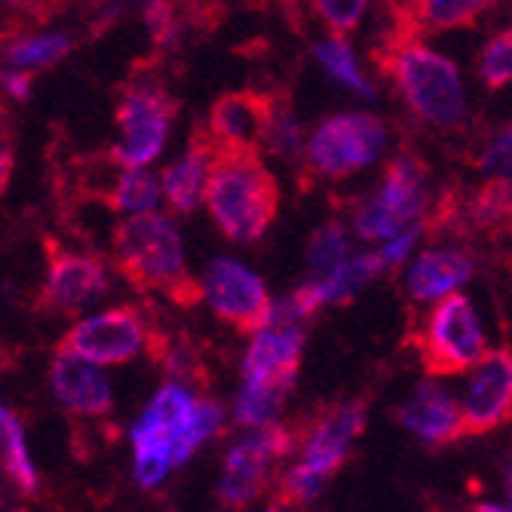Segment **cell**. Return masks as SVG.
<instances>
[{
  "mask_svg": "<svg viewBox=\"0 0 512 512\" xmlns=\"http://www.w3.org/2000/svg\"><path fill=\"white\" fill-rule=\"evenodd\" d=\"M4 365H7V350L0 347V368H4Z\"/></svg>",
  "mask_w": 512,
  "mask_h": 512,
  "instance_id": "cell-40",
  "label": "cell"
},
{
  "mask_svg": "<svg viewBox=\"0 0 512 512\" xmlns=\"http://www.w3.org/2000/svg\"><path fill=\"white\" fill-rule=\"evenodd\" d=\"M512 402V359L509 350L485 353L476 362L473 381L460 408V427L467 433H488L509 417Z\"/></svg>",
  "mask_w": 512,
  "mask_h": 512,
  "instance_id": "cell-10",
  "label": "cell"
},
{
  "mask_svg": "<svg viewBox=\"0 0 512 512\" xmlns=\"http://www.w3.org/2000/svg\"><path fill=\"white\" fill-rule=\"evenodd\" d=\"M378 203V209L384 215H390L402 230L411 227V221L417 215H424L427 209V169L424 163L411 157V154H399L390 160L384 181H381V194L371 197Z\"/></svg>",
  "mask_w": 512,
  "mask_h": 512,
  "instance_id": "cell-18",
  "label": "cell"
},
{
  "mask_svg": "<svg viewBox=\"0 0 512 512\" xmlns=\"http://www.w3.org/2000/svg\"><path fill=\"white\" fill-rule=\"evenodd\" d=\"M479 71L491 89H500L509 83V74H512V37L509 34H500L485 46L479 59Z\"/></svg>",
  "mask_w": 512,
  "mask_h": 512,
  "instance_id": "cell-29",
  "label": "cell"
},
{
  "mask_svg": "<svg viewBox=\"0 0 512 512\" xmlns=\"http://www.w3.org/2000/svg\"><path fill=\"white\" fill-rule=\"evenodd\" d=\"M206 203L230 240L249 243L270 227L279 194L273 175L261 166L255 151H221L212 160Z\"/></svg>",
  "mask_w": 512,
  "mask_h": 512,
  "instance_id": "cell-1",
  "label": "cell"
},
{
  "mask_svg": "<svg viewBox=\"0 0 512 512\" xmlns=\"http://www.w3.org/2000/svg\"><path fill=\"white\" fill-rule=\"evenodd\" d=\"M172 114L175 102L163 89L132 86L117 108L123 142L111 151V160L123 169H145L166 145Z\"/></svg>",
  "mask_w": 512,
  "mask_h": 512,
  "instance_id": "cell-6",
  "label": "cell"
},
{
  "mask_svg": "<svg viewBox=\"0 0 512 512\" xmlns=\"http://www.w3.org/2000/svg\"><path fill=\"white\" fill-rule=\"evenodd\" d=\"M470 276H473V261L463 252L430 249L408 270V292L417 301L448 298L457 286L467 283Z\"/></svg>",
  "mask_w": 512,
  "mask_h": 512,
  "instance_id": "cell-20",
  "label": "cell"
},
{
  "mask_svg": "<svg viewBox=\"0 0 512 512\" xmlns=\"http://www.w3.org/2000/svg\"><path fill=\"white\" fill-rule=\"evenodd\" d=\"M261 142L270 154L283 157V160H298L304 151L301 142V126L295 111L289 108V102H276L267 96V114H264V126H261Z\"/></svg>",
  "mask_w": 512,
  "mask_h": 512,
  "instance_id": "cell-21",
  "label": "cell"
},
{
  "mask_svg": "<svg viewBox=\"0 0 512 512\" xmlns=\"http://www.w3.org/2000/svg\"><path fill=\"white\" fill-rule=\"evenodd\" d=\"M114 255L138 289H160L181 301H194L200 295L184 270L181 234L166 215L145 212L120 221L114 230Z\"/></svg>",
  "mask_w": 512,
  "mask_h": 512,
  "instance_id": "cell-2",
  "label": "cell"
},
{
  "mask_svg": "<svg viewBox=\"0 0 512 512\" xmlns=\"http://www.w3.org/2000/svg\"><path fill=\"white\" fill-rule=\"evenodd\" d=\"M74 50V43L68 34H40V37H28L19 40L7 50V62L16 68H37V65H53L59 59H65Z\"/></svg>",
  "mask_w": 512,
  "mask_h": 512,
  "instance_id": "cell-24",
  "label": "cell"
},
{
  "mask_svg": "<svg viewBox=\"0 0 512 512\" xmlns=\"http://www.w3.org/2000/svg\"><path fill=\"white\" fill-rule=\"evenodd\" d=\"M421 234H424V224L417 221V224L405 227L399 237L387 240V246H384V249L378 252V258H381L384 270H387V267H396V264H402V261L408 258V252L414 249V243L421 240Z\"/></svg>",
  "mask_w": 512,
  "mask_h": 512,
  "instance_id": "cell-33",
  "label": "cell"
},
{
  "mask_svg": "<svg viewBox=\"0 0 512 512\" xmlns=\"http://www.w3.org/2000/svg\"><path fill=\"white\" fill-rule=\"evenodd\" d=\"M506 203H509V181H500V184L494 181L491 188H485L482 197L473 203V215L482 224H494L497 218L506 215Z\"/></svg>",
  "mask_w": 512,
  "mask_h": 512,
  "instance_id": "cell-31",
  "label": "cell"
},
{
  "mask_svg": "<svg viewBox=\"0 0 512 512\" xmlns=\"http://www.w3.org/2000/svg\"><path fill=\"white\" fill-rule=\"evenodd\" d=\"M108 292L105 267L80 252L56 249L50 258V273H46V301L62 313H80L102 301Z\"/></svg>",
  "mask_w": 512,
  "mask_h": 512,
  "instance_id": "cell-12",
  "label": "cell"
},
{
  "mask_svg": "<svg viewBox=\"0 0 512 512\" xmlns=\"http://www.w3.org/2000/svg\"><path fill=\"white\" fill-rule=\"evenodd\" d=\"M10 417H13V414H10V411H7L4 405H0V433H4V427H7V421H10Z\"/></svg>",
  "mask_w": 512,
  "mask_h": 512,
  "instance_id": "cell-39",
  "label": "cell"
},
{
  "mask_svg": "<svg viewBox=\"0 0 512 512\" xmlns=\"http://www.w3.org/2000/svg\"><path fill=\"white\" fill-rule=\"evenodd\" d=\"M0 83H4V89L19 102H25L31 96V74H25V71H7L0 77Z\"/></svg>",
  "mask_w": 512,
  "mask_h": 512,
  "instance_id": "cell-37",
  "label": "cell"
},
{
  "mask_svg": "<svg viewBox=\"0 0 512 512\" xmlns=\"http://www.w3.org/2000/svg\"><path fill=\"white\" fill-rule=\"evenodd\" d=\"M347 249H350L347 230L332 221V224L319 227L313 234V240L307 246V264L322 279V276H329L332 270H338L347 261Z\"/></svg>",
  "mask_w": 512,
  "mask_h": 512,
  "instance_id": "cell-25",
  "label": "cell"
},
{
  "mask_svg": "<svg viewBox=\"0 0 512 512\" xmlns=\"http://www.w3.org/2000/svg\"><path fill=\"white\" fill-rule=\"evenodd\" d=\"M289 451H292V433L286 427H273V424L237 442L224 460V476L218 485L221 503L230 509L249 506L264 491L270 460L283 457Z\"/></svg>",
  "mask_w": 512,
  "mask_h": 512,
  "instance_id": "cell-9",
  "label": "cell"
},
{
  "mask_svg": "<svg viewBox=\"0 0 512 512\" xmlns=\"http://www.w3.org/2000/svg\"><path fill=\"white\" fill-rule=\"evenodd\" d=\"M316 13L329 22L338 34H344V31H350V28H356L359 25V19H362V13H365V4L362 0H347V4H335V0H325V4H316Z\"/></svg>",
  "mask_w": 512,
  "mask_h": 512,
  "instance_id": "cell-32",
  "label": "cell"
},
{
  "mask_svg": "<svg viewBox=\"0 0 512 512\" xmlns=\"http://www.w3.org/2000/svg\"><path fill=\"white\" fill-rule=\"evenodd\" d=\"M148 25H151V34H154L157 43H169L175 37V31H178V22L172 19L169 7H163V4L148 7Z\"/></svg>",
  "mask_w": 512,
  "mask_h": 512,
  "instance_id": "cell-35",
  "label": "cell"
},
{
  "mask_svg": "<svg viewBox=\"0 0 512 512\" xmlns=\"http://www.w3.org/2000/svg\"><path fill=\"white\" fill-rule=\"evenodd\" d=\"M283 393L276 390H264V387H243V393L237 396V405H234V414L243 427H270L273 417L283 408Z\"/></svg>",
  "mask_w": 512,
  "mask_h": 512,
  "instance_id": "cell-28",
  "label": "cell"
},
{
  "mask_svg": "<svg viewBox=\"0 0 512 512\" xmlns=\"http://www.w3.org/2000/svg\"><path fill=\"white\" fill-rule=\"evenodd\" d=\"M50 378H53L56 399L68 411H74V414H105V411H111L108 378L92 362L68 353L65 347L53 356Z\"/></svg>",
  "mask_w": 512,
  "mask_h": 512,
  "instance_id": "cell-13",
  "label": "cell"
},
{
  "mask_svg": "<svg viewBox=\"0 0 512 512\" xmlns=\"http://www.w3.org/2000/svg\"><path fill=\"white\" fill-rule=\"evenodd\" d=\"M283 494L292 500V503H310V500H316L319 494H322V488H325V476H319V473H313L310 467H292L286 476H283Z\"/></svg>",
  "mask_w": 512,
  "mask_h": 512,
  "instance_id": "cell-30",
  "label": "cell"
},
{
  "mask_svg": "<svg viewBox=\"0 0 512 512\" xmlns=\"http://www.w3.org/2000/svg\"><path fill=\"white\" fill-rule=\"evenodd\" d=\"M479 166L488 172V175H500L506 178L509 175V129L500 132V138H494V142L488 145V151L479 157Z\"/></svg>",
  "mask_w": 512,
  "mask_h": 512,
  "instance_id": "cell-34",
  "label": "cell"
},
{
  "mask_svg": "<svg viewBox=\"0 0 512 512\" xmlns=\"http://www.w3.org/2000/svg\"><path fill=\"white\" fill-rule=\"evenodd\" d=\"M19 512H22V509H19Z\"/></svg>",
  "mask_w": 512,
  "mask_h": 512,
  "instance_id": "cell-42",
  "label": "cell"
},
{
  "mask_svg": "<svg viewBox=\"0 0 512 512\" xmlns=\"http://www.w3.org/2000/svg\"><path fill=\"white\" fill-rule=\"evenodd\" d=\"M194 396L188 393V387L181 384H166L151 405L145 408V414L138 417L135 427L129 430V436H151L169 445L172 454V467L175 463L188 460V451H184V436H188L191 427V414H194Z\"/></svg>",
  "mask_w": 512,
  "mask_h": 512,
  "instance_id": "cell-14",
  "label": "cell"
},
{
  "mask_svg": "<svg viewBox=\"0 0 512 512\" xmlns=\"http://www.w3.org/2000/svg\"><path fill=\"white\" fill-rule=\"evenodd\" d=\"M0 439H4V467H7V476L25 494H34L37 491V470H34L31 454L25 448V433H22L19 417H10L4 433H0Z\"/></svg>",
  "mask_w": 512,
  "mask_h": 512,
  "instance_id": "cell-26",
  "label": "cell"
},
{
  "mask_svg": "<svg viewBox=\"0 0 512 512\" xmlns=\"http://www.w3.org/2000/svg\"><path fill=\"white\" fill-rule=\"evenodd\" d=\"M148 344V325L142 313L132 307H117L99 316L80 319V325L68 332L65 350L92 362V365H120L138 356Z\"/></svg>",
  "mask_w": 512,
  "mask_h": 512,
  "instance_id": "cell-8",
  "label": "cell"
},
{
  "mask_svg": "<svg viewBox=\"0 0 512 512\" xmlns=\"http://www.w3.org/2000/svg\"><path fill=\"white\" fill-rule=\"evenodd\" d=\"M476 512H509V506L506 503H500V506L497 503H479Z\"/></svg>",
  "mask_w": 512,
  "mask_h": 512,
  "instance_id": "cell-38",
  "label": "cell"
},
{
  "mask_svg": "<svg viewBox=\"0 0 512 512\" xmlns=\"http://www.w3.org/2000/svg\"><path fill=\"white\" fill-rule=\"evenodd\" d=\"M212 145L209 138H194V142L188 145V151H184L163 175V184L160 191L169 197L172 209L178 212H194L203 197H206V181H209V172H212Z\"/></svg>",
  "mask_w": 512,
  "mask_h": 512,
  "instance_id": "cell-19",
  "label": "cell"
},
{
  "mask_svg": "<svg viewBox=\"0 0 512 512\" xmlns=\"http://www.w3.org/2000/svg\"><path fill=\"white\" fill-rule=\"evenodd\" d=\"M10 172H13V135H10L7 114L0 111V191L7 188Z\"/></svg>",
  "mask_w": 512,
  "mask_h": 512,
  "instance_id": "cell-36",
  "label": "cell"
},
{
  "mask_svg": "<svg viewBox=\"0 0 512 512\" xmlns=\"http://www.w3.org/2000/svg\"><path fill=\"white\" fill-rule=\"evenodd\" d=\"M387 71L393 74L408 108L427 123L454 126L467 111L457 65L430 46L396 40L387 56Z\"/></svg>",
  "mask_w": 512,
  "mask_h": 512,
  "instance_id": "cell-3",
  "label": "cell"
},
{
  "mask_svg": "<svg viewBox=\"0 0 512 512\" xmlns=\"http://www.w3.org/2000/svg\"><path fill=\"white\" fill-rule=\"evenodd\" d=\"M362 427H365V411L356 402L322 414L304 445V460H307L304 467H310L319 476L335 473L347 460L350 442L362 433Z\"/></svg>",
  "mask_w": 512,
  "mask_h": 512,
  "instance_id": "cell-16",
  "label": "cell"
},
{
  "mask_svg": "<svg viewBox=\"0 0 512 512\" xmlns=\"http://www.w3.org/2000/svg\"><path fill=\"white\" fill-rule=\"evenodd\" d=\"M203 298L209 307L230 325H237L240 332L258 335L267 319V289L261 279L234 258H215L203 273Z\"/></svg>",
  "mask_w": 512,
  "mask_h": 512,
  "instance_id": "cell-7",
  "label": "cell"
},
{
  "mask_svg": "<svg viewBox=\"0 0 512 512\" xmlns=\"http://www.w3.org/2000/svg\"><path fill=\"white\" fill-rule=\"evenodd\" d=\"M304 335L298 329H264L252 338L243 362V387H264L289 396L298 378Z\"/></svg>",
  "mask_w": 512,
  "mask_h": 512,
  "instance_id": "cell-11",
  "label": "cell"
},
{
  "mask_svg": "<svg viewBox=\"0 0 512 512\" xmlns=\"http://www.w3.org/2000/svg\"><path fill=\"white\" fill-rule=\"evenodd\" d=\"M267 114V96L258 92H230L218 99L209 117V129L224 151H255Z\"/></svg>",
  "mask_w": 512,
  "mask_h": 512,
  "instance_id": "cell-17",
  "label": "cell"
},
{
  "mask_svg": "<svg viewBox=\"0 0 512 512\" xmlns=\"http://www.w3.org/2000/svg\"><path fill=\"white\" fill-rule=\"evenodd\" d=\"M313 56H316V62L325 71H329L335 80H341L344 86H350L353 92H359V96H365V99L375 96V86L365 80V74L356 65L353 50H350V46L341 37H325V40L313 43Z\"/></svg>",
  "mask_w": 512,
  "mask_h": 512,
  "instance_id": "cell-23",
  "label": "cell"
},
{
  "mask_svg": "<svg viewBox=\"0 0 512 512\" xmlns=\"http://www.w3.org/2000/svg\"><path fill=\"white\" fill-rule=\"evenodd\" d=\"M421 356L433 375H457V371L476 368L485 356L482 322L463 295H448L433 307L421 335Z\"/></svg>",
  "mask_w": 512,
  "mask_h": 512,
  "instance_id": "cell-4",
  "label": "cell"
},
{
  "mask_svg": "<svg viewBox=\"0 0 512 512\" xmlns=\"http://www.w3.org/2000/svg\"><path fill=\"white\" fill-rule=\"evenodd\" d=\"M384 145H387V132L378 117L338 114L332 120L319 123V129L313 132L307 145V157L319 172L332 178H344L375 163Z\"/></svg>",
  "mask_w": 512,
  "mask_h": 512,
  "instance_id": "cell-5",
  "label": "cell"
},
{
  "mask_svg": "<svg viewBox=\"0 0 512 512\" xmlns=\"http://www.w3.org/2000/svg\"><path fill=\"white\" fill-rule=\"evenodd\" d=\"M485 10V4L476 0H427V4H417V22L427 28H457V25H473L476 16Z\"/></svg>",
  "mask_w": 512,
  "mask_h": 512,
  "instance_id": "cell-27",
  "label": "cell"
},
{
  "mask_svg": "<svg viewBox=\"0 0 512 512\" xmlns=\"http://www.w3.org/2000/svg\"><path fill=\"white\" fill-rule=\"evenodd\" d=\"M267 512H283V509H276V506H273V509H267Z\"/></svg>",
  "mask_w": 512,
  "mask_h": 512,
  "instance_id": "cell-41",
  "label": "cell"
},
{
  "mask_svg": "<svg viewBox=\"0 0 512 512\" xmlns=\"http://www.w3.org/2000/svg\"><path fill=\"white\" fill-rule=\"evenodd\" d=\"M399 424L411 430L417 439L442 445L454 442L463 427H460V408L451 393H445L439 384L427 381L417 387L402 405H399Z\"/></svg>",
  "mask_w": 512,
  "mask_h": 512,
  "instance_id": "cell-15",
  "label": "cell"
},
{
  "mask_svg": "<svg viewBox=\"0 0 512 512\" xmlns=\"http://www.w3.org/2000/svg\"><path fill=\"white\" fill-rule=\"evenodd\" d=\"M160 178L148 169H123L120 178L114 181V191H111V203L120 212L129 215H145L154 212L160 203Z\"/></svg>",
  "mask_w": 512,
  "mask_h": 512,
  "instance_id": "cell-22",
  "label": "cell"
}]
</instances>
